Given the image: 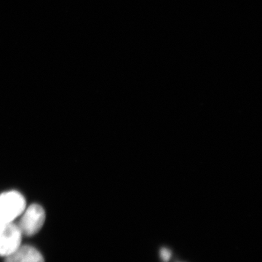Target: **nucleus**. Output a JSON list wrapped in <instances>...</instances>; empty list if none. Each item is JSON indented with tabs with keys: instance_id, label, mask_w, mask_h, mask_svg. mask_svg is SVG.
I'll use <instances>...</instances> for the list:
<instances>
[{
	"instance_id": "obj_1",
	"label": "nucleus",
	"mask_w": 262,
	"mask_h": 262,
	"mask_svg": "<svg viewBox=\"0 0 262 262\" xmlns=\"http://www.w3.org/2000/svg\"><path fill=\"white\" fill-rule=\"evenodd\" d=\"M27 206L23 193L16 189L0 192V222H14Z\"/></svg>"
},
{
	"instance_id": "obj_2",
	"label": "nucleus",
	"mask_w": 262,
	"mask_h": 262,
	"mask_svg": "<svg viewBox=\"0 0 262 262\" xmlns=\"http://www.w3.org/2000/svg\"><path fill=\"white\" fill-rule=\"evenodd\" d=\"M19 218L18 226L22 234L32 237L37 234L46 223V209L39 203H32L26 207Z\"/></svg>"
},
{
	"instance_id": "obj_3",
	"label": "nucleus",
	"mask_w": 262,
	"mask_h": 262,
	"mask_svg": "<svg viewBox=\"0 0 262 262\" xmlns=\"http://www.w3.org/2000/svg\"><path fill=\"white\" fill-rule=\"evenodd\" d=\"M22 234L14 222H0V256L7 257L21 246Z\"/></svg>"
},
{
	"instance_id": "obj_4",
	"label": "nucleus",
	"mask_w": 262,
	"mask_h": 262,
	"mask_svg": "<svg viewBox=\"0 0 262 262\" xmlns=\"http://www.w3.org/2000/svg\"><path fill=\"white\" fill-rule=\"evenodd\" d=\"M5 258V262H45L42 253L31 246H20Z\"/></svg>"
},
{
	"instance_id": "obj_5",
	"label": "nucleus",
	"mask_w": 262,
	"mask_h": 262,
	"mask_svg": "<svg viewBox=\"0 0 262 262\" xmlns=\"http://www.w3.org/2000/svg\"><path fill=\"white\" fill-rule=\"evenodd\" d=\"M160 257L164 262H168L171 257V253H170V250L167 249V248H163L160 250Z\"/></svg>"
}]
</instances>
